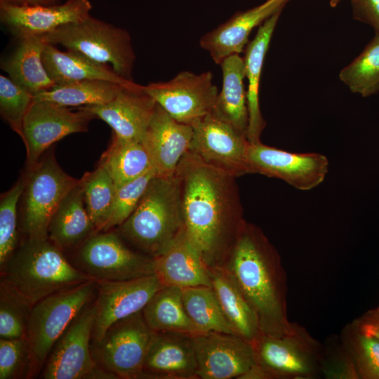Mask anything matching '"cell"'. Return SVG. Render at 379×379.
<instances>
[{
  "label": "cell",
  "instance_id": "cell-1",
  "mask_svg": "<svg viewBox=\"0 0 379 379\" xmlns=\"http://www.w3.org/2000/svg\"><path fill=\"white\" fill-rule=\"evenodd\" d=\"M175 176L188 241L208 269L222 266L246 220L237 178L191 151Z\"/></svg>",
  "mask_w": 379,
  "mask_h": 379
},
{
  "label": "cell",
  "instance_id": "cell-2",
  "mask_svg": "<svg viewBox=\"0 0 379 379\" xmlns=\"http://www.w3.org/2000/svg\"><path fill=\"white\" fill-rule=\"evenodd\" d=\"M222 266L254 310L261 333L281 335L293 330L286 273L277 249L260 227L244 222Z\"/></svg>",
  "mask_w": 379,
  "mask_h": 379
},
{
  "label": "cell",
  "instance_id": "cell-3",
  "mask_svg": "<svg viewBox=\"0 0 379 379\" xmlns=\"http://www.w3.org/2000/svg\"><path fill=\"white\" fill-rule=\"evenodd\" d=\"M48 238L25 237L1 268V277L32 307L60 291L91 280Z\"/></svg>",
  "mask_w": 379,
  "mask_h": 379
},
{
  "label": "cell",
  "instance_id": "cell-4",
  "mask_svg": "<svg viewBox=\"0 0 379 379\" xmlns=\"http://www.w3.org/2000/svg\"><path fill=\"white\" fill-rule=\"evenodd\" d=\"M118 233L144 254L154 258L184 231L180 190L174 175L154 176Z\"/></svg>",
  "mask_w": 379,
  "mask_h": 379
},
{
  "label": "cell",
  "instance_id": "cell-5",
  "mask_svg": "<svg viewBox=\"0 0 379 379\" xmlns=\"http://www.w3.org/2000/svg\"><path fill=\"white\" fill-rule=\"evenodd\" d=\"M46 43L60 44L97 62L108 64L121 77L133 81L135 55L129 33L91 15L41 35Z\"/></svg>",
  "mask_w": 379,
  "mask_h": 379
},
{
  "label": "cell",
  "instance_id": "cell-6",
  "mask_svg": "<svg viewBox=\"0 0 379 379\" xmlns=\"http://www.w3.org/2000/svg\"><path fill=\"white\" fill-rule=\"evenodd\" d=\"M22 194L20 229L25 237L48 238L51 219L65 197L81 179H76L46 153L27 168Z\"/></svg>",
  "mask_w": 379,
  "mask_h": 379
},
{
  "label": "cell",
  "instance_id": "cell-7",
  "mask_svg": "<svg viewBox=\"0 0 379 379\" xmlns=\"http://www.w3.org/2000/svg\"><path fill=\"white\" fill-rule=\"evenodd\" d=\"M93 279L53 293L31 309L26 338L33 357L35 375L42 370L55 342L93 299Z\"/></svg>",
  "mask_w": 379,
  "mask_h": 379
},
{
  "label": "cell",
  "instance_id": "cell-8",
  "mask_svg": "<svg viewBox=\"0 0 379 379\" xmlns=\"http://www.w3.org/2000/svg\"><path fill=\"white\" fill-rule=\"evenodd\" d=\"M255 362L270 379L321 378L323 345L302 326L281 335L261 333L251 342Z\"/></svg>",
  "mask_w": 379,
  "mask_h": 379
},
{
  "label": "cell",
  "instance_id": "cell-9",
  "mask_svg": "<svg viewBox=\"0 0 379 379\" xmlns=\"http://www.w3.org/2000/svg\"><path fill=\"white\" fill-rule=\"evenodd\" d=\"M74 250L72 264L95 281H123L154 274L153 258L130 249L115 232H96Z\"/></svg>",
  "mask_w": 379,
  "mask_h": 379
},
{
  "label": "cell",
  "instance_id": "cell-10",
  "mask_svg": "<svg viewBox=\"0 0 379 379\" xmlns=\"http://www.w3.org/2000/svg\"><path fill=\"white\" fill-rule=\"evenodd\" d=\"M154 332L142 311L112 324L91 349L96 364L121 379H144L143 365Z\"/></svg>",
  "mask_w": 379,
  "mask_h": 379
},
{
  "label": "cell",
  "instance_id": "cell-11",
  "mask_svg": "<svg viewBox=\"0 0 379 379\" xmlns=\"http://www.w3.org/2000/svg\"><path fill=\"white\" fill-rule=\"evenodd\" d=\"M96 310L94 299L73 319L54 344L41 373L44 379H112L91 354Z\"/></svg>",
  "mask_w": 379,
  "mask_h": 379
},
{
  "label": "cell",
  "instance_id": "cell-12",
  "mask_svg": "<svg viewBox=\"0 0 379 379\" xmlns=\"http://www.w3.org/2000/svg\"><path fill=\"white\" fill-rule=\"evenodd\" d=\"M144 87L173 118L191 126L212 112L218 94L210 71L200 74L182 71L168 81Z\"/></svg>",
  "mask_w": 379,
  "mask_h": 379
},
{
  "label": "cell",
  "instance_id": "cell-13",
  "mask_svg": "<svg viewBox=\"0 0 379 379\" xmlns=\"http://www.w3.org/2000/svg\"><path fill=\"white\" fill-rule=\"evenodd\" d=\"M95 118L82 107L73 111L51 102L34 101L24 118L21 137L26 147L27 168L55 142L72 133L86 132Z\"/></svg>",
  "mask_w": 379,
  "mask_h": 379
},
{
  "label": "cell",
  "instance_id": "cell-14",
  "mask_svg": "<svg viewBox=\"0 0 379 379\" xmlns=\"http://www.w3.org/2000/svg\"><path fill=\"white\" fill-rule=\"evenodd\" d=\"M193 138L190 151L204 161L236 178L251 173L248 161L251 142L213 113L192 125Z\"/></svg>",
  "mask_w": 379,
  "mask_h": 379
},
{
  "label": "cell",
  "instance_id": "cell-15",
  "mask_svg": "<svg viewBox=\"0 0 379 379\" xmlns=\"http://www.w3.org/2000/svg\"><path fill=\"white\" fill-rule=\"evenodd\" d=\"M251 173L280 179L294 188L307 191L318 187L328 172V158L320 153H293L262 142L248 149Z\"/></svg>",
  "mask_w": 379,
  "mask_h": 379
},
{
  "label": "cell",
  "instance_id": "cell-16",
  "mask_svg": "<svg viewBox=\"0 0 379 379\" xmlns=\"http://www.w3.org/2000/svg\"><path fill=\"white\" fill-rule=\"evenodd\" d=\"M96 281V310L91 341H98L114 322L140 312L162 286L154 274L123 281Z\"/></svg>",
  "mask_w": 379,
  "mask_h": 379
},
{
  "label": "cell",
  "instance_id": "cell-17",
  "mask_svg": "<svg viewBox=\"0 0 379 379\" xmlns=\"http://www.w3.org/2000/svg\"><path fill=\"white\" fill-rule=\"evenodd\" d=\"M192 340L199 379H239L256 363L251 343L237 335L206 332Z\"/></svg>",
  "mask_w": 379,
  "mask_h": 379
},
{
  "label": "cell",
  "instance_id": "cell-18",
  "mask_svg": "<svg viewBox=\"0 0 379 379\" xmlns=\"http://www.w3.org/2000/svg\"><path fill=\"white\" fill-rule=\"evenodd\" d=\"M89 0H67L53 5H17L0 1V19L18 39L41 36L90 15Z\"/></svg>",
  "mask_w": 379,
  "mask_h": 379
},
{
  "label": "cell",
  "instance_id": "cell-19",
  "mask_svg": "<svg viewBox=\"0 0 379 379\" xmlns=\"http://www.w3.org/2000/svg\"><path fill=\"white\" fill-rule=\"evenodd\" d=\"M156 105L144 86L133 81L122 86L107 103L79 107L107 123L115 135L142 142Z\"/></svg>",
  "mask_w": 379,
  "mask_h": 379
},
{
  "label": "cell",
  "instance_id": "cell-20",
  "mask_svg": "<svg viewBox=\"0 0 379 379\" xmlns=\"http://www.w3.org/2000/svg\"><path fill=\"white\" fill-rule=\"evenodd\" d=\"M193 128L173 118L157 104L142 140L157 175L171 177L191 147Z\"/></svg>",
  "mask_w": 379,
  "mask_h": 379
},
{
  "label": "cell",
  "instance_id": "cell-21",
  "mask_svg": "<svg viewBox=\"0 0 379 379\" xmlns=\"http://www.w3.org/2000/svg\"><path fill=\"white\" fill-rule=\"evenodd\" d=\"M290 0H266L262 4L240 11L201 36L199 44L217 65L226 58L244 52L252 30L275 13L282 11Z\"/></svg>",
  "mask_w": 379,
  "mask_h": 379
},
{
  "label": "cell",
  "instance_id": "cell-22",
  "mask_svg": "<svg viewBox=\"0 0 379 379\" xmlns=\"http://www.w3.org/2000/svg\"><path fill=\"white\" fill-rule=\"evenodd\" d=\"M143 373L144 379H199L192 336L154 332Z\"/></svg>",
  "mask_w": 379,
  "mask_h": 379
},
{
  "label": "cell",
  "instance_id": "cell-23",
  "mask_svg": "<svg viewBox=\"0 0 379 379\" xmlns=\"http://www.w3.org/2000/svg\"><path fill=\"white\" fill-rule=\"evenodd\" d=\"M153 259L154 274L162 286L181 289L211 286L208 269L188 241L185 230L164 252Z\"/></svg>",
  "mask_w": 379,
  "mask_h": 379
},
{
  "label": "cell",
  "instance_id": "cell-24",
  "mask_svg": "<svg viewBox=\"0 0 379 379\" xmlns=\"http://www.w3.org/2000/svg\"><path fill=\"white\" fill-rule=\"evenodd\" d=\"M281 13V11L275 13L259 26L255 37L248 43L244 51L245 75L248 81L247 138L252 144L261 142L260 136L266 125L260 108V81L265 57Z\"/></svg>",
  "mask_w": 379,
  "mask_h": 379
},
{
  "label": "cell",
  "instance_id": "cell-25",
  "mask_svg": "<svg viewBox=\"0 0 379 379\" xmlns=\"http://www.w3.org/2000/svg\"><path fill=\"white\" fill-rule=\"evenodd\" d=\"M42 61L56 85L86 79H100L121 84L133 81L119 76L108 64L97 62L77 51H62L48 43L44 48Z\"/></svg>",
  "mask_w": 379,
  "mask_h": 379
},
{
  "label": "cell",
  "instance_id": "cell-26",
  "mask_svg": "<svg viewBox=\"0 0 379 379\" xmlns=\"http://www.w3.org/2000/svg\"><path fill=\"white\" fill-rule=\"evenodd\" d=\"M96 233L85 206L80 183L62 199L53 215L48 238L62 251L76 249Z\"/></svg>",
  "mask_w": 379,
  "mask_h": 379
},
{
  "label": "cell",
  "instance_id": "cell-27",
  "mask_svg": "<svg viewBox=\"0 0 379 379\" xmlns=\"http://www.w3.org/2000/svg\"><path fill=\"white\" fill-rule=\"evenodd\" d=\"M220 65L222 88L211 113L247 137L248 109L244 83L246 78L244 58L238 54L232 55Z\"/></svg>",
  "mask_w": 379,
  "mask_h": 379
},
{
  "label": "cell",
  "instance_id": "cell-28",
  "mask_svg": "<svg viewBox=\"0 0 379 379\" xmlns=\"http://www.w3.org/2000/svg\"><path fill=\"white\" fill-rule=\"evenodd\" d=\"M208 272L211 287L234 333L251 342L261 333L254 310L225 267L210 268Z\"/></svg>",
  "mask_w": 379,
  "mask_h": 379
},
{
  "label": "cell",
  "instance_id": "cell-29",
  "mask_svg": "<svg viewBox=\"0 0 379 379\" xmlns=\"http://www.w3.org/2000/svg\"><path fill=\"white\" fill-rule=\"evenodd\" d=\"M19 41L13 52L1 63L8 77L33 95L55 86L42 61L46 42L41 36H30Z\"/></svg>",
  "mask_w": 379,
  "mask_h": 379
},
{
  "label": "cell",
  "instance_id": "cell-30",
  "mask_svg": "<svg viewBox=\"0 0 379 379\" xmlns=\"http://www.w3.org/2000/svg\"><path fill=\"white\" fill-rule=\"evenodd\" d=\"M145 322L155 333L194 336L204 332L190 319L182 301L181 288L163 286L142 310Z\"/></svg>",
  "mask_w": 379,
  "mask_h": 379
},
{
  "label": "cell",
  "instance_id": "cell-31",
  "mask_svg": "<svg viewBox=\"0 0 379 379\" xmlns=\"http://www.w3.org/2000/svg\"><path fill=\"white\" fill-rule=\"evenodd\" d=\"M98 165L111 176L117 188L154 168L141 141L121 138L114 133Z\"/></svg>",
  "mask_w": 379,
  "mask_h": 379
},
{
  "label": "cell",
  "instance_id": "cell-32",
  "mask_svg": "<svg viewBox=\"0 0 379 379\" xmlns=\"http://www.w3.org/2000/svg\"><path fill=\"white\" fill-rule=\"evenodd\" d=\"M124 85L100 79L82 80L55 85L34 95V101H48L64 107L103 105L110 102Z\"/></svg>",
  "mask_w": 379,
  "mask_h": 379
},
{
  "label": "cell",
  "instance_id": "cell-33",
  "mask_svg": "<svg viewBox=\"0 0 379 379\" xmlns=\"http://www.w3.org/2000/svg\"><path fill=\"white\" fill-rule=\"evenodd\" d=\"M181 291L187 314L204 332L235 334L211 286L187 287Z\"/></svg>",
  "mask_w": 379,
  "mask_h": 379
},
{
  "label": "cell",
  "instance_id": "cell-34",
  "mask_svg": "<svg viewBox=\"0 0 379 379\" xmlns=\"http://www.w3.org/2000/svg\"><path fill=\"white\" fill-rule=\"evenodd\" d=\"M339 78L351 92L364 98L379 92V32L340 70Z\"/></svg>",
  "mask_w": 379,
  "mask_h": 379
},
{
  "label": "cell",
  "instance_id": "cell-35",
  "mask_svg": "<svg viewBox=\"0 0 379 379\" xmlns=\"http://www.w3.org/2000/svg\"><path fill=\"white\" fill-rule=\"evenodd\" d=\"M81 186L87 212L96 232H100L109 215L117 187L105 169L99 165L83 175Z\"/></svg>",
  "mask_w": 379,
  "mask_h": 379
},
{
  "label": "cell",
  "instance_id": "cell-36",
  "mask_svg": "<svg viewBox=\"0 0 379 379\" xmlns=\"http://www.w3.org/2000/svg\"><path fill=\"white\" fill-rule=\"evenodd\" d=\"M339 337L359 379H379V339L364 331L353 321L343 328Z\"/></svg>",
  "mask_w": 379,
  "mask_h": 379
},
{
  "label": "cell",
  "instance_id": "cell-37",
  "mask_svg": "<svg viewBox=\"0 0 379 379\" xmlns=\"http://www.w3.org/2000/svg\"><path fill=\"white\" fill-rule=\"evenodd\" d=\"M32 306L4 279L0 281V338L26 337Z\"/></svg>",
  "mask_w": 379,
  "mask_h": 379
},
{
  "label": "cell",
  "instance_id": "cell-38",
  "mask_svg": "<svg viewBox=\"0 0 379 379\" xmlns=\"http://www.w3.org/2000/svg\"><path fill=\"white\" fill-rule=\"evenodd\" d=\"M20 178L0 199V268L11 258L18 246V206L25 189Z\"/></svg>",
  "mask_w": 379,
  "mask_h": 379
},
{
  "label": "cell",
  "instance_id": "cell-39",
  "mask_svg": "<svg viewBox=\"0 0 379 379\" xmlns=\"http://www.w3.org/2000/svg\"><path fill=\"white\" fill-rule=\"evenodd\" d=\"M33 376L34 361L27 338H0V379Z\"/></svg>",
  "mask_w": 379,
  "mask_h": 379
},
{
  "label": "cell",
  "instance_id": "cell-40",
  "mask_svg": "<svg viewBox=\"0 0 379 379\" xmlns=\"http://www.w3.org/2000/svg\"><path fill=\"white\" fill-rule=\"evenodd\" d=\"M154 168L117 188L108 219L101 232L121 225L135 211L149 182L156 176Z\"/></svg>",
  "mask_w": 379,
  "mask_h": 379
},
{
  "label": "cell",
  "instance_id": "cell-41",
  "mask_svg": "<svg viewBox=\"0 0 379 379\" xmlns=\"http://www.w3.org/2000/svg\"><path fill=\"white\" fill-rule=\"evenodd\" d=\"M33 102L32 94L9 77L0 75L1 115L20 138L24 118Z\"/></svg>",
  "mask_w": 379,
  "mask_h": 379
},
{
  "label": "cell",
  "instance_id": "cell-42",
  "mask_svg": "<svg viewBox=\"0 0 379 379\" xmlns=\"http://www.w3.org/2000/svg\"><path fill=\"white\" fill-rule=\"evenodd\" d=\"M321 374L326 379H359L353 361L339 336H330L323 345Z\"/></svg>",
  "mask_w": 379,
  "mask_h": 379
},
{
  "label": "cell",
  "instance_id": "cell-43",
  "mask_svg": "<svg viewBox=\"0 0 379 379\" xmlns=\"http://www.w3.org/2000/svg\"><path fill=\"white\" fill-rule=\"evenodd\" d=\"M353 18L379 32V0H350Z\"/></svg>",
  "mask_w": 379,
  "mask_h": 379
},
{
  "label": "cell",
  "instance_id": "cell-44",
  "mask_svg": "<svg viewBox=\"0 0 379 379\" xmlns=\"http://www.w3.org/2000/svg\"><path fill=\"white\" fill-rule=\"evenodd\" d=\"M353 321L364 331L379 339V312L371 309Z\"/></svg>",
  "mask_w": 379,
  "mask_h": 379
},
{
  "label": "cell",
  "instance_id": "cell-45",
  "mask_svg": "<svg viewBox=\"0 0 379 379\" xmlns=\"http://www.w3.org/2000/svg\"><path fill=\"white\" fill-rule=\"evenodd\" d=\"M239 379H270L266 371L257 363L253 364Z\"/></svg>",
  "mask_w": 379,
  "mask_h": 379
},
{
  "label": "cell",
  "instance_id": "cell-46",
  "mask_svg": "<svg viewBox=\"0 0 379 379\" xmlns=\"http://www.w3.org/2000/svg\"><path fill=\"white\" fill-rule=\"evenodd\" d=\"M0 1L17 5H45L43 0H0Z\"/></svg>",
  "mask_w": 379,
  "mask_h": 379
},
{
  "label": "cell",
  "instance_id": "cell-47",
  "mask_svg": "<svg viewBox=\"0 0 379 379\" xmlns=\"http://www.w3.org/2000/svg\"><path fill=\"white\" fill-rule=\"evenodd\" d=\"M45 5H53L58 4L60 0H43Z\"/></svg>",
  "mask_w": 379,
  "mask_h": 379
},
{
  "label": "cell",
  "instance_id": "cell-48",
  "mask_svg": "<svg viewBox=\"0 0 379 379\" xmlns=\"http://www.w3.org/2000/svg\"><path fill=\"white\" fill-rule=\"evenodd\" d=\"M343 0H329V4L331 7H335Z\"/></svg>",
  "mask_w": 379,
  "mask_h": 379
},
{
  "label": "cell",
  "instance_id": "cell-49",
  "mask_svg": "<svg viewBox=\"0 0 379 379\" xmlns=\"http://www.w3.org/2000/svg\"><path fill=\"white\" fill-rule=\"evenodd\" d=\"M375 309L378 312H379V305H378V307H375Z\"/></svg>",
  "mask_w": 379,
  "mask_h": 379
}]
</instances>
